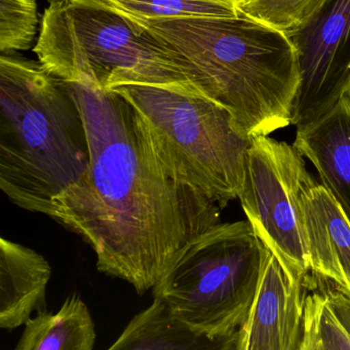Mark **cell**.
Here are the masks:
<instances>
[{
  "mask_svg": "<svg viewBox=\"0 0 350 350\" xmlns=\"http://www.w3.org/2000/svg\"><path fill=\"white\" fill-rule=\"evenodd\" d=\"M65 83L85 122L90 163L54 200L51 218L91 245L100 272L144 294L188 241L220 224L222 208L169 173L124 96Z\"/></svg>",
  "mask_w": 350,
  "mask_h": 350,
  "instance_id": "obj_1",
  "label": "cell"
},
{
  "mask_svg": "<svg viewBox=\"0 0 350 350\" xmlns=\"http://www.w3.org/2000/svg\"><path fill=\"white\" fill-rule=\"evenodd\" d=\"M126 19L169 48L247 138L290 126L302 79L291 38L241 16Z\"/></svg>",
  "mask_w": 350,
  "mask_h": 350,
  "instance_id": "obj_2",
  "label": "cell"
},
{
  "mask_svg": "<svg viewBox=\"0 0 350 350\" xmlns=\"http://www.w3.org/2000/svg\"><path fill=\"white\" fill-rule=\"evenodd\" d=\"M0 188L13 204L52 216L54 200L90 163L81 110L40 61L0 57Z\"/></svg>",
  "mask_w": 350,
  "mask_h": 350,
  "instance_id": "obj_3",
  "label": "cell"
},
{
  "mask_svg": "<svg viewBox=\"0 0 350 350\" xmlns=\"http://www.w3.org/2000/svg\"><path fill=\"white\" fill-rule=\"evenodd\" d=\"M33 52L64 83L104 92L150 85L206 98L169 48L99 0L50 5Z\"/></svg>",
  "mask_w": 350,
  "mask_h": 350,
  "instance_id": "obj_4",
  "label": "cell"
},
{
  "mask_svg": "<svg viewBox=\"0 0 350 350\" xmlns=\"http://www.w3.org/2000/svg\"><path fill=\"white\" fill-rule=\"evenodd\" d=\"M269 250L249 221L220 223L188 241L152 288L190 327L237 350Z\"/></svg>",
  "mask_w": 350,
  "mask_h": 350,
  "instance_id": "obj_5",
  "label": "cell"
},
{
  "mask_svg": "<svg viewBox=\"0 0 350 350\" xmlns=\"http://www.w3.org/2000/svg\"><path fill=\"white\" fill-rule=\"evenodd\" d=\"M141 114L159 159L178 181L198 188L221 208L239 198L252 139L222 106L150 85H122Z\"/></svg>",
  "mask_w": 350,
  "mask_h": 350,
  "instance_id": "obj_6",
  "label": "cell"
},
{
  "mask_svg": "<svg viewBox=\"0 0 350 350\" xmlns=\"http://www.w3.org/2000/svg\"><path fill=\"white\" fill-rule=\"evenodd\" d=\"M315 182L294 145L252 139L239 200L260 241L295 282L310 271L302 202Z\"/></svg>",
  "mask_w": 350,
  "mask_h": 350,
  "instance_id": "obj_7",
  "label": "cell"
},
{
  "mask_svg": "<svg viewBox=\"0 0 350 350\" xmlns=\"http://www.w3.org/2000/svg\"><path fill=\"white\" fill-rule=\"evenodd\" d=\"M291 40L302 75L291 124L300 126L325 114L350 91V0H329Z\"/></svg>",
  "mask_w": 350,
  "mask_h": 350,
  "instance_id": "obj_8",
  "label": "cell"
},
{
  "mask_svg": "<svg viewBox=\"0 0 350 350\" xmlns=\"http://www.w3.org/2000/svg\"><path fill=\"white\" fill-rule=\"evenodd\" d=\"M304 282H295L269 251L237 350H300Z\"/></svg>",
  "mask_w": 350,
  "mask_h": 350,
  "instance_id": "obj_9",
  "label": "cell"
},
{
  "mask_svg": "<svg viewBox=\"0 0 350 350\" xmlns=\"http://www.w3.org/2000/svg\"><path fill=\"white\" fill-rule=\"evenodd\" d=\"M293 145L317 169L350 223V91L325 114L297 126Z\"/></svg>",
  "mask_w": 350,
  "mask_h": 350,
  "instance_id": "obj_10",
  "label": "cell"
},
{
  "mask_svg": "<svg viewBox=\"0 0 350 350\" xmlns=\"http://www.w3.org/2000/svg\"><path fill=\"white\" fill-rule=\"evenodd\" d=\"M309 268L350 296V223L321 184L303 196Z\"/></svg>",
  "mask_w": 350,
  "mask_h": 350,
  "instance_id": "obj_11",
  "label": "cell"
},
{
  "mask_svg": "<svg viewBox=\"0 0 350 350\" xmlns=\"http://www.w3.org/2000/svg\"><path fill=\"white\" fill-rule=\"evenodd\" d=\"M52 268L34 250L0 239V327L13 331L32 313L46 310V286Z\"/></svg>",
  "mask_w": 350,
  "mask_h": 350,
  "instance_id": "obj_12",
  "label": "cell"
},
{
  "mask_svg": "<svg viewBox=\"0 0 350 350\" xmlns=\"http://www.w3.org/2000/svg\"><path fill=\"white\" fill-rule=\"evenodd\" d=\"M111 350H231L226 342L211 339L178 319L163 300L135 315Z\"/></svg>",
  "mask_w": 350,
  "mask_h": 350,
  "instance_id": "obj_13",
  "label": "cell"
},
{
  "mask_svg": "<svg viewBox=\"0 0 350 350\" xmlns=\"http://www.w3.org/2000/svg\"><path fill=\"white\" fill-rule=\"evenodd\" d=\"M97 334L85 301L77 293L67 297L58 312H38L25 323L16 350H92Z\"/></svg>",
  "mask_w": 350,
  "mask_h": 350,
  "instance_id": "obj_14",
  "label": "cell"
},
{
  "mask_svg": "<svg viewBox=\"0 0 350 350\" xmlns=\"http://www.w3.org/2000/svg\"><path fill=\"white\" fill-rule=\"evenodd\" d=\"M329 0H237L241 17L292 38L304 31Z\"/></svg>",
  "mask_w": 350,
  "mask_h": 350,
  "instance_id": "obj_15",
  "label": "cell"
},
{
  "mask_svg": "<svg viewBox=\"0 0 350 350\" xmlns=\"http://www.w3.org/2000/svg\"><path fill=\"white\" fill-rule=\"evenodd\" d=\"M130 19L167 20L189 17H237L233 0H99Z\"/></svg>",
  "mask_w": 350,
  "mask_h": 350,
  "instance_id": "obj_16",
  "label": "cell"
},
{
  "mask_svg": "<svg viewBox=\"0 0 350 350\" xmlns=\"http://www.w3.org/2000/svg\"><path fill=\"white\" fill-rule=\"evenodd\" d=\"M300 350H350V336L332 310L325 294L305 297Z\"/></svg>",
  "mask_w": 350,
  "mask_h": 350,
  "instance_id": "obj_17",
  "label": "cell"
},
{
  "mask_svg": "<svg viewBox=\"0 0 350 350\" xmlns=\"http://www.w3.org/2000/svg\"><path fill=\"white\" fill-rule=\"evenodd\" d=\"M36 0H0V52L16 54L33 46L38 34Z\"/></svg>",
  "mask_w": 350,
  "mask_h": 350,
  "instance_id": "obj_18",
  "label": "cell"
},
{
  "mask_svg": "<svg viewBox=\"0 0 350 350\" xmlns=\"http://www.w3.org/2000/svg\"><path fill=\"white\" fill-rule=\"evenodd\" d=\"M327 295V302L331 306L332 310L335 313L339 323H341L346 333L350 336V296L336 290L329 291L325 293Z\"/></svg>",
  "mask_w": 350,
  "mask_h": 350,
  "instance_id": "obj_19",
  "label": "cell"
},
{
  "mask_svg": "<svg viewBox=\"0 0 350 350\" xmlns=\"http://www.w3.org/2000/svg\"><path fill=\"white\" fill-rule=\"evenodd\" d=\"M50 5H58V3H68L70 0H46Z\"/></svg>",
  "mask_w": 350,
  "mask_h": 350,
  "instance_id": "obj_20",
  "label": "cell"
},
{
  "mask_svg": "<svg viewBox=\"0 0 350 350\" xmlns=\"http://www.w3.org/2000/svg\"><path fill=\"white\" fill-rule=\"evenodd\" d=\"M233 1H237V0H233Z\"/></svg>",
  "mask_w": 350,
  "mask_h": 350,
  "instance_id": "obj_21",
  "label": "cell"
}]
</instances>
